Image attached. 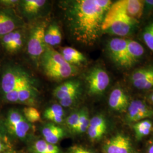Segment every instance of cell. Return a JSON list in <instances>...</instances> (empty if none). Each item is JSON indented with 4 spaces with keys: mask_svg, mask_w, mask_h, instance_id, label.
Masks as SVG:
<instances>
[{
    "mask_svg": "<svg viewBox=\"0 0 153 153\" xmlns=\"http://www.w3.org/2000/svg\"><path fill=\"white\" fill-rule=\"evenodd\" d=\"M106 130L107 123L103 116L97 115L90 120L87 131L88 137L91 140H99L104 135Z\"/></svg>",
    "mask_w": 153,
    "mask_h": 153,
    "instance_id": "obj_11",
    "label": "cell"
},
{
    "mask_svg": "<svg viewBox=\"0 0 153 153\" xmlns=\"http://www.w3.org/2000/svg\"><path fill=\"white\" fill-rule=\"evenodd\" d=\"M112 4L109 0L71 2L67 16L74 38L84 44L94 43L98 38L104 17Z\"/></svg>",
    "mask_w": 153,
    "mask_h": 153,
    "instance_id": "obj_1",
    "label": "cell"
},
{
    "mask_svg": "<svg viewBox=\"0 0 153 153\" xmlns=\"http://www.w3.org/2000/svg\"><path fill=\"white\" fill-rule=\"evenodd\" d=\"M6 126L11 134L19 138L26 137L30 130V125L18 111L12 109L8 113Z\"/></svg>",
    "mask_w": 153,
    "mask_h": 153,
    "instance_id": "obj_5",
    "label": "cell"
},
{
    "mask_svg": "<svg viewBox=\"0 0 153 153\" xmlns=\"http://www.w3.org/2000/svg\"><path fill=\"white\" fill-rule=\"evenodd\" d=\"M78 94H76L71 95L68 97H66L65 98L61 99L59 100L60 105H61L62 107H68L71 106L76 101V98H78Z\"/></svg>",
    "mask_w": 153,
    "mask_h": 153,
    "instance_id": "obj_31",
    "label": "cell"
},
{
    "mask_svg": "<svg viewBox=\"0 0 153 153\" xmlns=\"http://www.w3.org/2000/svg\"><path fill=\"white\" fill-rule=\"evenodd\" d=\"M133 85L139 90H149L153 88V74L141 80L131 82Z\"/></svg>",
    "mask_w": 153,
    "mask_h": 153,
    "instance_id": "obj_27",
    "label": "cell"
},
{
    "mask_svg": "<svg viewBox=\"0 0 153 153\" xmlns=\"http://www.w3.org/2000/svg\"><path fill=\"white\" fill-rule=\"evenodd\" d=\"M64 111L62 107L59 104H53L44 112L45 118L55 123H61L63 121Z\"/></svg>",
    "mask_w": 153,
    "mask_h": 153,
    "instance_id": "obj_18",
    "label": "cell"
},
{
    "mask_svg": "<svg viewBox=\"0 0 153 153\" xmlns=\"http://www.w3.org/2000/svg\"><path fill=\"white\" fill-rule=\"evenodd\" d=\"M14 31L9 33L5 36H4L3 39H2V42H3V44L5 47V48L9 51L10 49L11 44H12L13 39V36H14Z\"/></svg>",
    "mask_w": 153,
    "mask_h": 153,
    "instance_id": "obj_32",
    "label": "cell"
},
{
    "mask_svg": "<svg viewBox=\"0 0 153 153\" xmlns=\"http://www.w3.org/2000/svg\"><path fill=\"white\" fill-rule=\"evenodd\" d=\"M150 99L151 101L152 102V103H153V93L151 94V95H150Z\"/></svg>",
    "mask_w": 153,
    "mask_h": 153,
    "instance_id": "obj_39",
    "label": "cell"
},
{
    "mask_svg": "<svg viewBox=\"0 0 153 153\" xmlns=\"http://www.w3.org/2000/svg\"><path fill=\"white\" fill-rule=\"evenodd\" d=\"M145 2H146V3L148 5H153V1H145Z\"/></svg>",
    "mask_w": 153,
    "mask_h": 153,
    "instance_id": "obj_38",
    "label": "cell"
},
{
    "mask_svg": "<svg viewBox=\"0 0 153 153\" xmlns=\"http://www.w3.org/2000/svg\"><path fill=\"white\" fill-rule=\"evenodd\" d=\"M144 53V49L136 41L128 40L126 68H130L139 60Z\"/></svg>",
    "mask_w": 153,
    "mask_h": 153,
    "instance_id": "obj_14",
    "label": "cell"
},
{
    "mask_svg": "<svg viewBox=\"0 0 153 153\" xmlns=\"http://www.w3.org/2000/svg\"><path fill=\"white\" fill-rule=\"evenodd\" d=\"M33 150V153H60V150L57 146L45 140H38L35 142Z\"/></svg>",
    "mask_w": 153,
    "mask_h": 153,
    "instance_id": "obj_21",
    "label": "cell"
},
{
    "mask_svg": "<svg viewBox=\"0 0 153 153\" xmlns=\"http://www.w3.org/2000/svg\"><path fill=\"white\" fill-rule=\"evenodd\" d=\"M109 107L114 110L124 112L129 105V100L125 92L120 88H116L110 94L108 99Z\"/></svg>",
    "mask_w": 153,
    "mask_h": 153,
    "instance_id": "obj_12",
    "label": "cell"
},
{
    "mask_svg": "<svg viewBox=\"0 0 153 153\" xmlns=\"http://www.w3.org/2000/svg\"><path fill=\"white\" fill-rule=\"evenodd\" d=\"M25 117L28 122L33 123L40 120L41 116L38 111L34 107H28L23 109Z\"/></svg>",
    "mask_w": 153,
    "mask_h": 153,
    "instance_id": "obj_25",
    "label": "cell"
},
{
    "mask_svg": "<svg viewBox=\"0 0 153 153\" xmlns=\"http://www.w3.org/2000/svg\"><path fill=\"white\" fill-rule=\"evenodd\" d=\"M148 153H153V144L148 149Z\"/></svg>",
    "mask_w": 153,
    "mask_h": 153,
    "instance_id": "obj_37",
    "label": "cell"
},
{
    "mask_svg": "<svg viewBox=\"0 0 153 153\" xmlns=\"http://www.w3.org/2000/svg\"><path fill=\"white\" fill-rule=\"evenodd\" d=\"M62 40L60 28L57 25H53V42L54 45L60 44Z\"/></svg>",
    "mask_w": 153,
    "mask_h": 153,
    "instance_id": "obj_33",
    "label": "cell"
},
{
    "mask_svg": "<svg viewBox=\"0 0 153 153\" xmlns=\"http://www.w3.org/2000/svg\"><path fill=\"white\" fill-rule=\"evenodd\" d=\"M79 112L74 113L70 115L66 119L67 126L69 127V128L73 131H75L78 126L79 122Z\"/></svg>",
    "mask_w": 153,
    "mask_h": 153,
    "instance_id": "obj_28",
    "label": "cell"
},
{
    "mask_svg": "<svg viewBox=\"0 0 153 153\" xmlns=\"http://www.w3.org/2000/svg\"><path fill=\"white\" fill-rule=\"evenodd\" d=\"M15 28L14 20L5 13L0 11V36H5L13 32Z\"/></svg>",
    "mask_w": 153,
    "mask_h": 153,
    "instance_id": "obj_19",
    "label": "cell"
},
{
    "mask_svg": "<svg viewBox=\"0 0 153 153\" xmlns=\"http://www.w3.org/2000/svg\"><path fill=\"white\" fill-rule=\"evenodd\" d=\"M90 123V119H88V111L83 109L79 112L78 125L75 131V132L78 133H82L87 131Z\"/></svg>",
    "mask_w": 153,
    "mask_h": 153,
    "instance_id": "obj_24",
    "label": "cell"
},
{
    "mask_svg": "<svg viewBox=\"0 0 153 153\" xmlns=\"http://www.w3.org/2000/svg\"><path fill=\"white\" fill-rule=\"evenodd\" d=\"M6 149V146L5 143H4L0 140V153L4 152Z\"/></svg>",
    "mask_w": 153,
    "mask_h": 153,
    "instance_id": "obj_36",
    "label": "cell"
},
{
    "mask_svg": "<svg viewBox=\"0 0 153 153\" xmlns=\"http://www.w3.org/2000/svg\"><path fill=\"white\" fill-rule=\"evenodd\" d=\"M138 21L127 15L120 1L112 4L107 12L102 26V31L119 36L131 33Z\"/></svg>",
    "mask_w": 153,
    "mask_h": 153,
    "instance_id": "obj_2",
    "label": "cell"
},
{
    "mask_svg": "<svg viewBox=\"0 0 153 153\" xmlns=\"http://www.w3.org/2000/svg\"><path fill=\"white\" fill-rule=\"evenodd\" d=\"M46 3L44 0H26L23 2V9L28 14H36Z\"/></svg>",
    "mask_w": 153,
    "mask_h": 153,
    "instance_id": "obj_22",
    "label": "cell"
},
{
    "mask_svg": "<svg viewBox=\"0 0 153 153\" xmlns=\"http://www.w3.org/2000/svg\"><path fill=\"white\" fill-rule=\"evenodd\" d=\"M128 40L124 39H112L108 46L109 56L116 64L126 68Z\"/></svg>",
    "mask_w": 153,
    "mask_h": 153,
    "instance_id": "obj_8",
    "label": "cell"
},
{
    "mask_svg": "<svg viewBox=\"0 0 153 153\" xmlns=\"http://www.w3.org/2000/svg\"><path fill=\"white\" fill-rule=\"evenodd\" d=\"M65 60L71 65H79L86 62V57L78 50L71 47H65L61 51Z\"/></svg>",
    "mask_w": 153,
    "mask_h": 153,
    "instance_id": "obj_17",
    "label": "cell"
},
{
    "mask_svg": "<svg viewBox=\"0 0 153 153\" xmlns=\"http://www.w3.org/2000/svg\"><path fill=\"white\" fill-rule=\"evenodd\" d=\"M68 153H93L90 152L85 148H82L78 146H74L70 148Z\"/></svg>",
    "mask_w": 153,
    "mask_h": 153,
    "instance_id": "obj_34",
    "label": "cell"
},
{
    "mask_svg": "<svg viewBox=\"0 0 153 153\" xmlns=\"http://www.w3.org/2000/svg\"><path fill=\"white\" fill-rule=\"evenodd\" d=\"M104 153H132L133 149L129 138L123 134H117L104 144Z\"/></svg>",
    "mask_w": 153,
    "mask_h": 153,
    "instance_id": "obj_10",
    "label": "cell"
},
{
    "mask_svg": "<svg viewBox=\"0 0 153 153\" xmlns=\"http://www.w3.org/2000/svg\"><path fill=\"white\" fill-rule=\"evenodd\" d=\"M45 43L47 45L49 46H53V25H52L49 26V28L45 31V36H44Z\"/></svg>",
    "mask_w": 153,
    "mask_h": 153,
    "instance_id": "obj_30",
    "label": "cell"
},
{
    "mask_svg": "<svg viewBox=\"0 0 153 153\" xmlns=\"http://www.w3.org/2000/svg\"><path fill=\"white\" fill-rule=\"evenodd\" d=\"M153 116V109L144 102L141 100H134L128 105L126 119L129 123H137Z\"/></svg>",
    "mask_w": 153,
    "mask_h": 153,
    "instance_id": "obj_7",
    "label": "cell"
},
{
    "mask_svg": "<svg viewBox=\"0 0 153 153\" xmlns=\"http://www.w3.org/2000/svg\"><path fill=\"white\" fill-rule=\"evenodd\" d=\"M80 83L78 81H69L65 82L55 88L53 95L59 100L71 95L79 94Z\"/></svg>",
    "mask_w": 153,
    "mask_h": 153,
    "instance_id": "obj_13",
    "label": "cell"
},
{
    "mask_svg": "<svg viewBox=\"0 0 153 153\" xmlns=\"http://www.w3.org/2000/svg\"><path fill=\"white\" fill-rule=\"evenodd\" d=\"M44 73L55 79H62L74 76L78 71L76 67L68 62L42 66Z\"/></svg>",
    "mask_w": 153,
    "mask_h": 153,
    "instance_id": "obj_9",
    "label": "cell"
},
{
    "mask_svg": "<svg viewBox=\"0 0 153 153\" xmlns=\"http://www.w3.org/2000/svg\"><path fill=\"white\" fill-rule=\"evenodd\" d=\"M153 74V67L142 68L133 71L131 76V82L141 80Z\"/></svg>",
    "mask_w": 153,
    "mask_h": 153,
    "instance_id": "obj_23",
    "label": "cell"
},
{
    "mask_svg": "<svg viewBox=\"0 0 153 153\" xmlns=\"http://www.w3.org/2000/svg\"><path fill=\"white\" fill-rule=\"evenodd\" d=\"M142 38L148 48L153 52V22L148 25L144 29Z\"/></svg>",
    "mask_w": 153,
    "mask_h": 153,
    "instance_id": "obj_26",
    "label": "cell"
},
{
    "mask_svg": "<svg viewBox=\"0 0 153 153\" xmlns=\"http://www.w3.org/2000/svg\"><path fill=\"white\" fill-rule=\"evenodd\" d=\"M22 45V35L21 33L18 31L14 32V36L13 39V42L11 44L10 49L9 51H16L19 49Z\"/></svg>",
    "mask_w": 153,
    "mask_h": 153,
    "instance_id": "obj_29",
    "label": "cell"
},
{
    "mask_svg": "<svg viewBox=\"0 0 153 153\" xmlns=\"http://www.w3.org/2000/svg\"><path fill=\"white\" fill-rule=\"evenodd\" d=\"M127 15L131 19L137 21L141 17L144 2L140 0H121Z\"/></svg>",
    "mask_w": 153,
    "mask_h": 153,
    "instance_id": "obj_15",
    "label": "cell"
},
{
    "mask_svg": "<svg viewBox=\"0 0 153 153\" xmlns=\"http://www.w3.org/2000/svg\"><path fill=\"white\" fill-rule=\"evenodd\" d=\"M2 4H4L5 5H13L16 4V2H18L17 1H1Z\"/></svg>",
    "mask_w": 153,
    "mask_h": 153,
    "instance_id": "obj_35",
    "label": "cell"
},
{
    "mask_svg": "<svg viewBox=\"0 0 153 153\" xmlns=\"http://www.w3.org/2000/svg\"><path fill=\"white\" fill-rule=\"evenodd\" d=\"M45 26L42 25L34 29L28 42L27 51L28 54L33 59L41 57L46 48L44 40Z\"/></svg>",
    "mask_w": 153,
    "mask_h": 153,
    "instance_id": "obj_6",
    "label": "cell"
},
{
    "mask_svg": "<svg viewBox=\"0 0 153 153\" xmlns=\"http://www.w3.org/2000/svg\"><path fill=\"white\" fill-rule=\"evenodd\" d=\"M31 76L27 72L19 68H10L4 73L1 87L2 92L6 94L16 91L22 83L26 81Z\"/></svg>",
    "mask_w": 153,
    "mask_h": 153,
    "instance_id": "obj_3",
    "label": "cell"
},
{
    "mask_svg": "<svg viewBox=\"0 0 153 153\" xmlns=\"http://www.w3.org/2000/svg\"><path fill=\"white\" fill-rule=\"evenodd\" d=\"M152 123L149 120H143L136 123L133 126L135 136L138 140L148 136L152 130Z\"/></svg>",
    "mask_w": 153,
    "mask_h": 153,
    "instance_id": "obj_20",
    "label": "cell"
},
{
    "mask_svg": "<svg viewBox=\"0 0 153 153\" xmlns=\"http://www.w3.org/2000/svg\"><path fill=\"white\" fill-rule=\"evenodd\" d=\"M86 81L89 94L99 95L103 93L108 86L110 79L104 69L95 68L88 73Z\"/></svg>",
    "mask_w": 153,
    "mask_h": 153,
    "instance_id": "obj_4",
    "label": "cell"
},
{
    "mask_svg": "<svg viewBox=\"0 0 153 153\" xmlns=\"http://www.w3.org/2000/svg\"><path fill=\"white\" fill-rule=\"evenodd\" d=\"M17 153L16 152H7V153Z\"/></svg>",
    "mask_w": 153,
    "mask_h": 153,
    "instance_id": "obj_40",
    "label": "cell"
},
{
    "mask_svg": "<svg viewBox=\"0 0 153 153\" xmlns=\"http://www.w3.org/2000/svg\"><path fill=\"white\" fill-rule=\"evenodd\" d=\"M42 134L46 142L55 145L64 136L63 129L53 124H49L42 129Z\"/></svg>",
    "mask_w": 153,
    "mask_h": 153,
    "instance_id": "obj_16",
    "label": "cell"
}]
</instances>
